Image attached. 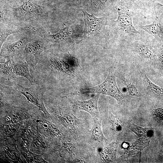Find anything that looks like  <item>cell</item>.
I'll list each match as a JSON object with an SVG mask.
<instances>
[{
	"label": "cell",
	"instance_id": "1",
	"mask_svg": "<svg viewBox=\"0 0 163 163\" xmlns=\"http://www.w3.org/2000/svg\"><path fill=\"white\" fill-rule=\"evenodd\" d=\"M29 0L19 6H10L9 14L12 24L21 29L28 26L44 27L53 21V11Z\"/></svg>",
	"mask_w": 163,
	"mask_h": 163
},
{
	"label": "cell",
	"instance_id": "2",
	"mask_svg": "<svg viewBox=\"0 0 163 163\" xmlns=\"http://www.w3.org/2000/svg\"><path fill=\"white\" fill-rule=\"evenodd\" d=\"M80 92L83 94L96 93L108 95L115 98L120 103L123 102L124 99V94L118 87L112 68L110 69L107 78L101 84L93 87L82 88Z\"/></svg>",
	"mask_w": 163,
	"mask_h": 163
},
{
	"label": "cell",
	"instance_id": "3",
	"mask_svg": "<svg viewBox=\"0 0 163 163\" xmlns=\"http://www.w3.org/2000/svg\"><path fill=\"white\" fill-rule=\"evenodd\" d=\"M34 35L24 32H19L17 40L11 42L5 41L0 48V55L13 57L21 55L27 44Z\"/></svg>",
	"mask_w": 163,
	"mask_h": 163
},
{
	"label": "cell",
	"instance_id": "4",
	"mask_svg": "<svg viewBox=\"0 0 163 163\" xmlns=\"http://www.w3.org/2000/svg\"><path fill=\"white\" fill-rule=\"evenodd\" d=\"M51 46L48 41L37 35L26 46L21 55L27 61L32 63L37 61L41 54Z\"/></svg>",
	"mask_w": 163,
	"mask_h": 163
},
{
	"label": "cell",
	"instance_id": "5",
	"mask_svg": "<svg viewBox=\"0 0 163 163\" xmlns=\"http://www.w3.org/2000/svg\"><path fill=\"white\" fill-rule=\"evenodd\" d=\"M82 11L83 14L85 35L91 38L98 36L104 29L105 18L97 17L93 14H90L85 11Z\"/></svg>",
	"mask_w": 163,
	"mask_h": 163
},
{
	"label": "cell",
	"instance_id": "6",
	"mask_svg": "<svg viewBox=\"0 0 163 163\" xmlns=\"http://www.w3.org/2000/svg\"><path fill=\"white\" fill-rule=\"evenodd\" d=\"M115 8L118 15L115 22L118 29L124 34H140L134 26L132 15L128 10L120 4H117Z\"/></svg>",
	"mask_w": 163,
	"mask_h": 163
},
{
	"label": "cell",
	"instance_id": "7",
	"mask_svg": "<svg viewBox=\"0 0 163 163\" xmlns=\"http://www.w3.org/2000/svg\"><path fill=\"white\" fill-rule=\"evenodd\" d=\"M17 88L28 101L37 106L45 113L46 112L43 101L42 91L39 87L33 85L26 88L17 84Z\"/></svg>",
	"mask_w": 163,
	"mask_h": 163
},
{
	"label": "cell",
	"instance_id": "8",
	"mask_svg": "<svg viewBox=\"0 0 163 163\" xmlns=\"http://www.w3.org/2000/svg\"><path fill=\"white\" fill-rule=\"evenodd\" d=\"M99 95L100 94H98L88 101H77L74 104V109L77 111L85 110L94 117H96L99 113L97 102Z\"/></svg>",
	"mask_w": 163,
	"mask_h": 163
},
{
	"label": "cell",
	"instance_id": "9",
	"mask_svg": "<svg viewBox=\"0 0 163 163\" xmlns=\"http://www.w3.org/2000/svg\"><path fill=\"white\" fill-rule=\"evenodd\" d=\"M155 11V17L153 22L145 25H141L139 28L163 42V28L159 21L158 16Z\"/></svg>",
	"mask_w": 163,
	"mask_h": 163
},
{
	"label": "cell",
	"instance_id": "10",
	"mask_svg": "<svg viewBox=\"0 0 163 163\" xmlns=\"http://www.w3.org/2000/svg\"><path fill=\"white\" fill-rule=\"evenodd\" d=\"M132 51L139 55L142 57L148 60L155 59L156 56L149 46L142 42H137L133 46Z\"/></svg>",
	"mask_w": 163,
	"mask_h": 163
},
{
	"label": "cell",
	"instance_id": "11",
	"mask_svg": "<svg viewBox=\"0 0 163 163\" xmlns=\"http://www.w3.org/2000/svg\"><path fill=\"white\" fill-rule=\"evenodd\" d=\"M13 57L5 56L0 55L1 74L8 77H15L13 68L15 63Z\"/></svg>",
	"mask_w": 163,
	"mask_h": 163
},
{
	"label": "cell",
	"instance_id": "12",
	"mask_svg": "<svg viewBox=\"0 0 163 163\" xmlns=\"http://www.w3.org/2000/svg\"><path fill=\"white\" fill-rule=\"evenodd\" d=\"M21 32V28L14 24L0 25V48L9 36L14 33Z\"/></svg>",
	"mask_w": 163,
	"mask_h": 163
},
{
	"label": "cell",
	"instance_id": "13",
	"mask_svg": "<svg viewBox=\"0 0 163 163\" xmlns=\"http://www.w3.org/2000/svg\"><path fill=\"white\" fill-rule=\"evenodd\" d=\"M61 118L66 126L74 134L77 135L79 126V120L74 115L69 113L62 112Z\"/></svg>",
	"mask_w": 163,
	"mask_h": 163
},
{
	"label": "cell",
	"instance_id": "14",
	"mask_svg": "<svg viewBox=\"0 0 163 163\" xmlns=\"http://www.w3.org/2000/svg\"><path fill=\"white\" fill-rule=\"evenodd\" d=\"M117 145V142H115L101 150L99 155L101 160L104 161H112L115 157Z\"/></svg>",
	"mask_w": 163,
	"mask_h": 163
},
{
	"label": "cell",
	"instance_id": "15",
	"mask_svg": "<svg viewBox=\"0 0 163 163\" xmlns=\"http://www.w3.org/2000/svg\"><path fill=\"white\" fill-rule=\"evenodd\" d=\"M140 72L143 82L146 87L154 94L159 96H163V88L151 81L143 72L140 71Z\"/></svg>",
	"mask_w": 163,
	"mask_h": 163
},
{
	"label": "cell",
	"instance_id": "16",
	"mask_svg": "<svg viewBox=\"0 0 163 163\" xmlns=\"http://www.w3.org/2000/svg\"><path fill=\"white\" fill-rule=\"evenodd\" d=\"M13 72L16 76L23 77L27 79L32 84L34 82L33 78L31 75L27 66L23 64L15 63L14 68Z\"/></svg>",
	"mask_w": 163,
	"mask_h": 163
},
{
	"label": "cell",
	"instance_id": "17",
	"mask_svg": "<svg viewBox=\"0 0 163 163\" xmlns=\"http://www.w3.org/2000/svg\"><path fill=\"white\" fill-rule=\"evenodd\" d=\"M49 9L54 11L64 3L67 0H29Z\"/></svg>",
	"mask_w": 163,
	"mask_h": 163
},
{
	"label": "cell",
	"instance_id": "18",
	"mask_svg": "<svg viewBox=\"0 0 163 163\" xmlns=\"http://www.w3.org/2000/svg\"><path fill=\"white\" fill-rule=\"evenodd\" d=\"M0 25L12 24L9 14L10 6L3 0H0Z\"/></svg>",
	"mask_w": 163,
	"mask_h": 163
},
{
	"label": "cell",
	"instance_id": "19",
	"mask_svg": "<svg viewBox=\"0 0 163 163\" xmlns=\"http://www.w3.org/2000/svg\"><path fill=\"white\" fill-rule=\"evenodd\" d=\"M94 123L91 130V134L95 141L100 142L105 139L102 131L101 123L96 117L94 118Z\"/></svg>",
	"mask_w": 163,
	"mask_h": 163
},
{
	"label": "cell",
	"instance_id": "20",
	"mask_svg": "<svg viewBox=\"0 0 163 163\" xmlns=\"http://www.w3.org/2000/svg\"><path fill=\"white\" fill-rule=\"evenodd\" d=\"M123 82L129 95L133 97L138 96L139 92L138 89L132 82L126 78H123Z\"/></svg>",
	"mask_w": 163,
	"mask_h": 163
},
{
	"label": "cell",
	"instance_id": "21",
	"mask_svg": "<svg viewBox=\"0 0 163 163\" xmlns=\"http://www.w3.org/2000/svg\"><path fill=\"white\" fill-rule=\"evenodd\" d=\"M84 2L89 6L97 10H102L105 6L106 3L107 1L102 2L101 0H84Z\"/></svg>",
	"mask_w": 163,
	"mask_h": 163
},
{
	"label": "cell",
	"instance_id": "22",
	"mask_svg": "<svg viewBox=\"0 0 163 163\" xmlns=\"http://www.w3.org/2000/svg\"><path fill=\"white\" fill-rule=\"evenodd\" d=\"M110 115L111 123L113 129L117 131L120 130L122 126L121 121L111 113H110Z\"/></svg>",
	"mask_w": 163,
	"mask_h": 163
},
{
	"label": "cell",
	"instance_id": "23",
	"mask_svg": "<svg viewBox=\"0 0 163 163\" xmlns=\"http://www.w3.org/2000/svg\"><path fill=\"white\" fill-rule=\"evenodd\" d=\"M152 113L159 120L163 119V109L160 107H155L152 110Z\"/></svg>",
	"mask_w": 163,
	"mask_h": 163
},
{
	"label": "cell",
	"instance_id": "24",
	"mask_svg": "<svg viewBox=\"0 0 163 163\" xmlns=\"http://www.w3.org/2000/svg\"><path fill=\"white\" fill-rule=\"evenodd\" d=\"M29 0H11L8 5L11 7H15L20 6L23 3Z\"/></svg>",
	"mask_w": 163,
	"mask_h": 163
},
{
	"label": "cell",
	"instance_id": "25",
	"mask_svg": "<svg viewBox=\"0 0 163 163\" xmlns=\"http://www.w3.org/2000/svg\"><path fill=\"white\" fill-rule=\"evenodd\" d=\"M158 58L160 63L163 67V47L161 49L158 56Z\"/></svg>",
	"mask_w": 163,
	"mask_h": 163
},
{
	"label": "cell",
	"instance_id": "26",
	"mask_svg": "<svg viewBox=\"0 0 163 163\" xmlns=\"http://www.w3.org/2000/svg\"><path fill=\"white\" fill-rule=\"evenodd\" d=\"M128 143L127 142H124L122 144V146L124 148H127L128 147Z\"/></svg>",
	"mask_w": 163,
	"mask_h": 163
},
{
	"label": "cell",
	"instance_id": "27",
	"mask_svg": "<svg viewBox=\"0 0 163 163\" xmlns=\"http://www.w3.org/2000/svg\"><path fill=\"white\" fill-rule=\"evenodd\" d=\"M145 1L148 3L149 4L152 3L153 1V0H145Z\"/></svg>",
	"mask_w": 163,
	"mask_h": 163
},
{
	"label": "cell",
	"instance_id": "28",
	"mask_svg": "<svg viewBox=\"0 0 163 163\" xmlns=\"http://www.w3.org/2000/svg\"><path fill=\"white\" fill-rule=\"evenodd\" d=\"M8 4H9L11 0H3Z\"/></svg>",
	"mask_w": 163,
	"mask_h": 163
},
{
	"label": "cell",
	"instance_id": "29",
	"mask_svg": "<svg viewBox=\"0 0 163 163\" xmlns=\"http://www.w3.org/2000/svg\"><path fill=\"white\" fill-rule=\"evenodd\" d=\"M157 5L158 6H162L163 7V5H161V4L160 3H159V2H157Z\"/></svg>",
	"mask_w": 163,
	"mask_h": 163
},
{
	"label": "cell",
	"instance_id": "30",
	"mask_svg": "<svg viewBox=\"0 0 163 163\" xmlns=\"http://www.w3.org/2000/svg\"><path fill=\"white\" fill-rule=\"evenodd\" d=\"M160 3H159L163 5V0H160Z\"/></svg>",
	"mask_w": 163,
	"mask_h": 163
},
{
	"label": "cell",
	"instance_id": "31",
	"mask_svg": "<svg viewBox=\"0 0 163 163\" xmlns=\"http://www.w3.org/2000/svg\"><path fill=\"white\" fill-rule=\"evenodd\" d=\"M134 0H128V1L129 2H132Z\"/></svg>",
	"mask_w": 163,
	"mask_h": 163
},
{
	"label": "cell",
	"instance_id": "32",
	"mask_svg": "<svg viewBox=\"0 0 163 163\" xmlns=\"http://www.w3.org/2000/svg\"><path fill=\"white\" fill-rule=\"evenodd\" d=\"M122 0V1H124H124H126V0Z\"/></svg>",
	"mask_w": 163,
	"mask_h": 163
}]
</instances>
